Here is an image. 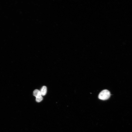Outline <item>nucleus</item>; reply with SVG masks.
<instances>
[{
    "instance_id": "nucleus-1",
    "label": "nucleus",
    "mask_w": 132,
    "mask_h": 132,
    "mask_svg": "<svg viewBox=\"0 0 132 132\" xmlns=\"http://www.w3.org/2000/svg\"><path fill=\"white\" fill-rule=\"evenodd\" d=\"M111 95L110 92L108 90H105L102 91L99 94L98 98L100 99L104 100L108 99Z\"/></svg>"
},
{
    "instance_id": "nucleus-2",
    "label": "nucleus",
    "mask_w": 132,
    "mask_h": 132,
    "mask_svg": "<svg viewBox=\"0 0 132 132\" xmlns=\"http://www.w3.org/2000/svg\"><path fill=\"white\" fill-rule=\"evenodd\" d=\"M47 88L45 86H43L40 90L41 94L42 96L45 95L47 93Z\"/></svg>"
},
{
    "instance_id": "nucleus-3",
    "label": "nucleus",
    "mask_w": 132,
    "mask_h": 132,
    "mask_svg": "<svg viewBox=\"0 0 132 132\" xmlns=\"http://www.w3.org/2000/svg\"><path fill=\"white\" fill-rule=\"evenodd\" d=\"M33 95L35 97L40 96L41 95L40 90L36 89L33 92Z\"/></svg>"
},
{
    "instance_id": "nucleus-4",
    "label": "nucleus",
    "mask_w": 132,
    "mask_h": 132,
    "mask_svg": "<svg viewBox=\"0 0 132 132\" xmlns=\"http://www.w3.org/2000/svg\"><path fill=\"white\" fill-rule=\"evenodd\" d=\"M43 99V98L42 95L38 96L36 97V100L38 102L42 101Z\"/></svg>"
}]
</instances>
